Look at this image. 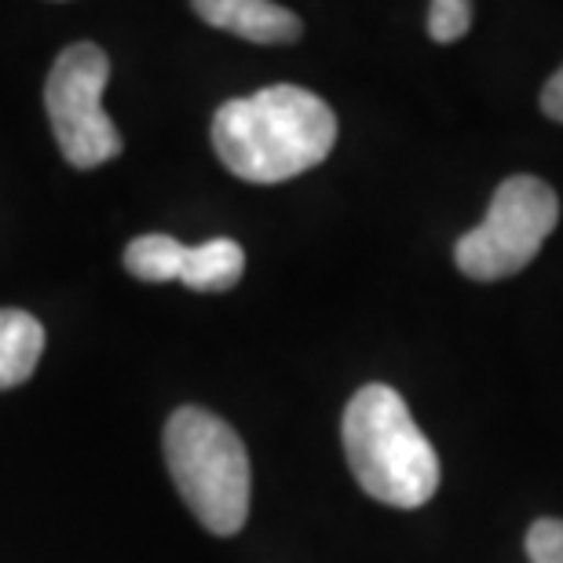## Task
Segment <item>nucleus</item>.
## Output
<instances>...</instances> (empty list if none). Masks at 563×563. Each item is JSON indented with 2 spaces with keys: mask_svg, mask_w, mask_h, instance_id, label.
<instances>
[{
  "mask_svg": "<svg viewBox=\"0 0 563 563\" xmlns=\"http://www.w3.org/2000/svg\"><path fill=\"white\" fill-rule=\"evenodd\" d=\"M333 143L336 114L300 85H267L228 99L212 118V146L245 184H286L322 165Z\"/></svg>",
  "mask_w": 563,
  "mask_h": 563,
  "instance_id": "1",
  "label": "nucleus"
},
{
  "mask_svg": "<svg viewBox=\"0 0 563 563\" xmlns=\"http://www.w3.org/2000/svg\"><path fill=\"white\" fill-rule=\"evenodd\" d=\"M344 457L355 483L391 509H421L439 490L435 446L388 385L358 388L344 407Z\"/></svg>",
  "mask_w": 563,
  "mask_h": 563,
  "instance_id": "2",
  "label": "nucleus"
},
{
  "mask_svg": "<svg viewBox=\"0 0 563 563\" xmlns=\"http://www.w3.org/2000/svg\"><path fill=\"white\" fill-rule=\"evenodd\" d=\"M165 465L179 498L217 538L239 534L250 520L253 468L234 428L201 407H179L165 424Z\"/></svg>",
  "mask_w": 563,
  "mask_h": 563,
  "instance_id": "3",
  "label": "nucleus"
},
{
  "mask_svg": "<svg viewBox=\"0 0 563 563\" xmlns=\"http://www.w3.org/2000/svg\"><path fill=\"white\" fill-rule=\"evenodd\" d=\"M560 223L556 190L538 176L501 179L479 228L461 234L454 245L457 272L472 282H501L520 275L542 253Z\"/></svg>",
  "mask_w": 563,
  "mask_h": 563,
  "instance_id": "4",
  "label": "nucleus"
},
{
  "mask_svg": "<svg viewBox=\"0 0 563 563\" xmlns=\"http://www.w3.org/2000/svg\"><path fill=\"white\" fill-rule=\"evenodd\" d=\"M110 81L107 52L92 41H77L59 52L44 85V107L63 157L74 168H99L121 154V132L103 110Z\"/></svg>",
  "mask_w": 563,
  "mask_h": 563,
  "instance_id": "5",
  "label": "nucleus"
},
{
  "mask_svg": "<svg viewBox=\"0 0 563 563\" xmlns=\"http://www.w3.org/2000/svg\"><path fill=\"white\" fill-rule=\"evenodd\" d=\"M195 15L253 44H289L300 37V19L272 0H198Z\"/></svg>",
  "mask_w": 563,
  "mask_h": 563,
  "instance_id": "6",
  "label": "nucleus"
},
{
  "mask_svg": "<svg viewBox=\"0 0 563 563\" xmlns=\"http://www.w3.org/2000/svg\"><path fill=\"white\" fill-rule=\"evenodd\" d=\"M44 352V325L30 311L0 308V391L26 385Z\"/></svg>",
  "mask_w": 563,
  "mask_h": 563,
  "instance_id": "7",
  "label": "nucleus"
},
{
  "mask_svg": "<svg viewBox=\"0 0 563 563\" xmlns=\"http://www.w3.org/2000/svg\"><path fill=\"white\" fill-rule=\"evenodd\" d=\"M245 272V250L234 239H209L201 245H187L179 282L195 292H223L234 289Z\"/></svg>",
  "mask_w": 563,
  "mask_h": 563,
  "instance_id": "8",
  "label": "nucleus"
},
{
  "mask_svg": "<svg viewBox=\"0 0 563 563\" xmlns=\"http://www.w3.org/2000/svg\"><path fill=\"white\" fill-rule=\"evenodd\" d=\"M184 256L187 245L176 242L173 234H140V239L129 242L125 267L140 282H179Z\"/></svg>",
  "mask_w": 563,
  "mask_h": 563,
  "instance_id": "9",
  "label": "nucleus"
},
{
  "mask_svg": "<svg viewBox=\"0 0 563 563\" xmlns=\"http://www.w3.org/2000/svg\"><path fill=\"white\" fill-rule=\"evenodd\" d=\"M472 15L476 8L468 0H435L428 8V37L435 44H454L472 30Z\"/></svg>",
  "mask_w": 563,
  "mask_h": 563,
  "instance_id": "10",
  "label": "nucleus"
},
{
  "mask_svg": "<svg viewBox=\"0 0 563 563\" xmlns=\"http://www.w3.org/2000/svg\"><path fill=\"white\" fill-rule=\"evenodd\" d=\"M523 545L531 563H563V520H556V516L534 520Z\"/></svg>",
  "mask_w": 563,
  "mask_h": 563,
  "instance_id": "11",
  "label": "nucleus"
},
{
  "mask_svg": "<svg viewBox=\"0 0 563 563\" xmlns=\"http://www.w3.org/2000/svg\"><path fill=\"white\" fill-rule=\"evenodd\" d=\"M542 110H545V118H553L563 125V66L549 77L545 88H542Z\"/></svg>",
  "mask_w": 563,
  "mask_h": 563,
  "instance_id": "12",
  "label": "nucleus"
}]
</instances>
